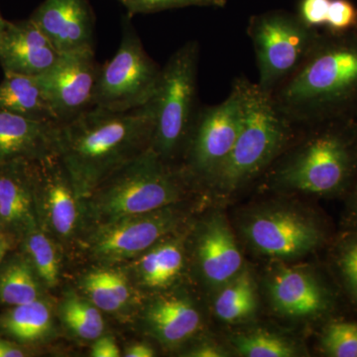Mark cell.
<instances>
[{
  "label": "cell",
  "instance_id": "obj_1",
  "mask_svg": "<svg viewBox=\"0 0 357 357\" xmlns=\"http://www.w3.org/2000/svg\"><path fill=\"white\" fill-rule=\"evenodd\" d=\"M154 98L128 112L91 107L61 123L58 157L79 201L88 198L115 171L151 146Z\"/></svg>",
  "mask_w": 357,
  "mask_h": 357
},
{
  "label": "cell",
  "instance_id": "obj_2",
  "mask_svg": "<svg viewBox=\"0 0 357 357\" xmlns=\"http://www.w3.org/2000/svg\"><path fill=\"white\" fill-rule=\"evenodd\" d=\"M297 126L357 121V31H321L298 70L271 93Z\"/></svg>",
  "mask_w": 357,
  "mask_h": 357
},
{
  "label": "cell",
  "instance_id": "obj_3",
  "mask_svg": "<svg viewBox=\"0 0 357 357\" xmlns=\"http://www.w3.org/2000/svg\"><path fill=\"white\" fill-rule=\"evenodd\" d=\"M356 174L357 121H335L299 126L267 181L282 191L328 197L351 189Z\"/></svg>",
  "mask_w": 357,
  "mask_h": 357
},
{
  "label": "cell",
  "instance_id": "obj_4",
  "mask_svg": "<svg viewBox=\"0 0 357 357\" xmlns=\"http://www.w3.org/2000/svg\"><path fill=\"white\" fill-rule=\"evenodd\" d=\"M188 185L178 167L167 163L148 148L79 202L81 227L91 229L172 206L182 199Z\"/></svg>",
  "mask_w": 357,
  "mask_h": 357
},
{
  "label": "cell",
  "instance_id": "obj_5",
  "mask_svg": "<svg viewBox=\"0 0 357 357\" xmlns=\"http://www.w3.org/2000/svg\"><path fill=\"white\" fill-rule=\"evenodd\" d=\"M243 128L229 156L206 184L220 195L238 191L267 172L299 129L257 83L243 77Z\"/></svg>",
  "mask_w": 357,
  "mask_h": 357
},
{
  "label": "cell",
  "instance_id": "obj_6",
  "mask_svg": "<svg viewBox=\"0 0 357 357\" xmlns=\"http://www.w3.org/2000/svg\"><path fill=\"white\" fill-rule=\"evenodd\" d=\"M197 41L183 45L162 68L161 81L154 98L155 126L151 148L167 163L183 153L199 112Z\"/></svg>",
  "mask_w": 357,
  "mask_h": 357
},
{
  "label": "cell",
  "instance_id": "obj_7",
  "mask_svg": "<svg viewBox=\"0 0 357 357\" xmlns=\"http://www.w3.org/2000/svg\"><path fill=\"white\" fill-rule=\"evenodd\" d=\"M321 32L305 25L297 14L283 10L252 16L248 34L259 70L258 86L273 93L302 65Z\"/></svg>",
  "mask_w": 357,
  "mask_h": 357
},
{
  "label": "cell",
  "instance_id": "obj_8",
  "mask_svg": "<svg viewBox=\"0 0 357 357\" xmlns=\"http://www.w3.org/2000/svg\"><path fill=\"white\" fill-rule=\"evenodd\" d=\"M243 77H237L222 102L199 109L178 167L188 182L208 184L229 156L243 128Z\"/></svg>",
  "mask_w": 357,
  "mask_h": 357
},
{
  "label": "cell",
  "instance_id": "obj_9",
  "mask_svg": "<svg viewBox=\"0 0 357 357\" xmlns=\"http://www.w3.org/2000/svg\"><path fill=\"white\" fill-rule=\"evenodd\" d=\"M162 68L148 55L131 23H126L116 53L100 66L93 107L128 112L151 102L158 91Z\"/></svg>",
  "mask_w": 357,
  "mask_h": 357
},
{
  "label": "cell",
  "instance_id": "obj_10",
  "mask_svg": "<svg viewBox=\"0 0 357 357\" xmlns=\"http://www.w3.org/2000/svg\"><path fill=\"white\" fill-rule=\"evenodd\" d=\"M182 211L172 206L119 218L88 229L83 244L89 255L102 263L137 257L178 229Z\"/></svg>",
  "mask_w": 357,
  "mask_h": 357
},
{
  "label": "cell",
  "instance_id": "obj_11",
  "mask_svg": "<svg viewBox=\"0 0 357 357\" xmlns=\"http://www.w3.org/2000/svg\"><path fill=\"white\" fill-rule=\"evenodd\" d=\"M243 236L256 252L278 260H294L325 241L321 223L309 213L286 206L263 208L243 223Z\"/></svg>",
  "mask_w": 357,
  "mask_h": 357
},
{
  "label": "cell",
  "instance_id": "obj_12",
  "mask_svg": "<svg viewBox=\"0 0 357 357\" xmlns=\"http://www.w3.org/2000/svg\"><path fill=\"white\" fill-rule=\"evenodd\" d=\"M100 65L95 50L62 53L57 63L35 77L59 123H65L93 107Z\"/></svg>",
  "mask_w": 357,
  "mask_h": 357
},
{
  "label": "cell",
  "instance_id": "obj_13",
  "mask_svg": "<svg viewBox=\"0 0 357 357\" xmlns=\"http://www.w3.org/2000/svg\"><path fill=\"white\" fill-rule=\"evenodd\" d=\"M34 198L40 227L69 241L81 227V204L58 155L35 165Z\"/></svg>",
  "mask_w": 357,
  "mask_h": 357
},
{
  "label": "cell",
  "instance_id": "obj_14",
  "mask_svg": "<svg viewBox=\"0 0 357 357\" xmlns=\"http://www.w3.org/2000/svg\"><path fill=\"white\" fill-rule=\"evenodd\" d=\"M267 291L274 311L286 318L317 319L333 306L330 289L309 268H277L268 278Z\"/></svg>",
  "mask_w": 357,
  "mask_h": 357
},
{
  "label": "cell",
  "instance_id": "obj_15",
  "mask_svg": "<svg viewBox=\"0 0 357 357\" xmlns=\"http://www.w3.org/2000/svg\"><path fill=\"white\" fill-rule=\"evenodd\" d=\"M29 18L61 53L95 50L96 18L89 0H44Z\"/></svg>",
  "mask_w": 357,
  "mask_h": 357
},
{
  "label": "cell",
  "instance_id": "obj_16",
  "mask_svg": "<svg viewBox=\"0 0 357 357\" xmlns=\"http://www.w3.org/2000/svg\"><path fill=\"white\" fill-rule=\"evenodd\" d=\"M62 53L30 18L11 22L0 33V65L4 74L38 77L57 63Z\"/></svg>",
  "mask_w": 357,
  "mask_h": 357
},
{
  "label": "cell",
  "instance_id": "obj_17",
  "mask_svg": "<svg viewBox=\"0 0 357 357\" xmlns=\"http://www.w3.org/2000/svg\"><path fill=\"white\" fill-rule=\"evenodd\" d=\"M36 162L22 160L0 166V225L18 243L39 225L34 198Z\"/></svg>",
  "mask_w": 357,
  "mask_h": 357
},
{
  "label": "cell",
  "instance_id": "obj_18",
  "mask_svg": "<svg viewBox=\"0 0 357 357\" xmlns=\"http://www.w3.org/2000/svg\"><path fill=\"white\" fill-rule=\"evenodd\" d=\"M59 126L0 109V166L58 155Z\"/></svg>",
  "mask_w": 357,
  "mask_h": 357
},
{
  "label": "cell",
  "instance_id": "obj_19",
  "mask_svg": "<svg viewBox=\"0 0 357 357\" xmlns=\"http://www.w3.org/2000/svg\"><path fill=\"white\" fill-rule=\"evenodd\" d=\"M197 260L204 282L220 288L243 269V258L236 236L223 215H211L197 241Z\"/></svg>",
  "mask_w": 357,
  "mask_h": 357
},
{
  "label": "cell",
  "instance_id": "obj_20",
  "mask_svg": "<svg viewBox=\"0 0 357 357\" xmlns=\"http://www.w3.org/2000/svg\"><path fill=\"white\" fill-rule=\"evenodd\" d=\"M148 332L162 344L177 347L196 335L201 314L188 296L169 294L152 301L144 311Z\"/></svg>",
  "mask_w": 357,
  "mask_h": 357
},
{
  "label": "cell",
  "instance_id": "obj_21",
  "mask_svg": "<svg viewBox=\"0 0 357 357\" xmlns=\"http://www.w3.org/2000/svg\"><path fill=\"white\" fill-rule=\"evenodd\" d=\"M138 257L135 270L142 286L166 289L177 280L185 266L184 243L178 237H165Z\"/></svg>",
  "mask_w": 357,
  "mask_h": 357
},
{
  "label": "cell",
  "instance_id": "obj_22",
  "mask_svg": "<svg viewBox=\"0 0 357 357\" xmlns=\"http://www.w3.org/2000/svg\"><path fill=\"white\" fill-rule=\"evenodd\" d=\"M53 333V312L47 300L40 299L7 307L0 314V333L23 345L36 344Z\"/></svg>",
  "mask_w": 357,
  "mask_h": 357
},
{
  "label": "cell",
  "instance_id": "obj_23",
  "mask_svg": "<svg viewBox=\"0 0 357 357\" xmlns=\"http://www.w3.org/2000/svg\"><path fill=\"white\" fill-rule=\"evenodd\" d=\"M44 284L23 251L0 263V306L11 307L45 298Z\"/></svg>",
  "mask_w": 357,
  "mask_h": 357
},
{
  "label": "cell",
  "instance_id": "obj_24",
  "mask_svg": "<svg viewBox=\"0 0 357 357\" xmlns=\"http://www.w3.org/2000/svg\"><path fill=\"white\" fill-rule=\"evenodd\" d=\"M84 297L102 312L123 314L134 304L132 287L126 275L116 269L91 270L79 282Z\"/></svg>",
  "mask_w": 357,
  "mask_h": 357
},
{
  "label": "cell",
  "instance_id": "obj_25",
  "mask_svg": "<svg viewBox=\"0 0 357 357\" xmlns=\"http://www.w3.org/2000/svg\"><path fill=\"white\" fill-rule=\"evenodd\" d=\"M0 109L59 123L35 77L4 74L0 83Z\"/></svg>",
  "mask_w": 357,
  "mask_h": 357
},
{
  "label": "cell",
  "instance_id": "obj_26",
  "mask_svg": "<svg viewBox=\"0 0 357 357\" xmlns=\"http://www.w3.org/2000/svg\"><path fill=\"white\" fill-rule=\"evenodd\" d=\"M257 307V288L252 275L246 269L241 270L234 278L220 287L213 303L215 316L229 324L251 318Z\"/></svg>",
  "mask_w": 357,
  "mask_h": 357
},
{
  "label": "cell",
  "instance_id": "obj_27",
  "mask_svg": "<svg viewBox=\"0 0 357 357\" xmlns=\"http://www.w3.org/2000/svg\"><path fill=\"white\" fill-rule=\"evenodd\" d=\"M18 244L45 288H55L60 281L61 263L53 238L38 225L26 232Z\"/></svg>",
  "mask_w": 357,
  "mask_h": 357
},
{
  "label": "cell",
  "instance_id": "obj_28",
  "mask_svg": "<svg viewBox=\"0 0 357 357\" xmlns=\"http://www.w3.org/2000/svg\"><path fill=\"white\" fill-rule=\"evenodd\" d=\"M59 314L66 328L77 337L96 340L105 332L102 311L86 297L69 292L59 306Z\"/></svg>",
  "mask_w": 357,
  "mask_h": 357
},
{
  "label": "cell",
  "instance_id": "obj_29",
  "mask_svg": "<svg viewBox=\"0 0 357 357\" xmlns=\"http://www.w3.org/2000/svg\"><path fill=\"white\" fill-rule=\"evenodd\" d=\"M231 342L237 354L245 357H293L300 352L290 338L264 330L238 333Z\"/></svg>",
  "mask_w": 357,
  "mask_h": 357
},
{
  "label": "cell",
  "instance_id": "obj_30",
  "mask_svg": "<svg viewBox=\"0 0 357 357\" xmlns=\"http://www.w3.org/2000/svg\"><path fill=\"white\" fill-rule=\"evenodd\" d=\"M321 347L331 357H357V321L328 324L321 337Z\"/></svg>",
  "mask_w": 357,
  "mask_h": 357
},
{
  "label": "cell",
  "instance_id": "obj_31",
  "mask_svg": "<svg viewBox=\"0 0 357 357\" xmlns=\"http://www.w3.org/2000/svg\"><path fill=\"white\" fill-rule=\"evenodd\" d=\"M126 7L129 15L148 14L185 8V7H215L222 8L227 6V0H119Z\"/></svg>",
  "mask_w": 357,
  "mask_h": 357
},
{
  "label": "cell",
  "instance_id": "obj_32",
  "mask_svg": "<svg viewBox=\"0 0 357 357\" xmlns=\"http://www.w3.org/2000/svg\"><path fill=\"white\" fill-rule=\"evenodd\" d=\"M337 263L347 293L357 304V231L340 243Z\"/></svg>",
  "mask_w": 357,
  "mask_h": 357
},
{
  "label": "cell",
  "instance_id": "obj_33",
  "mask_svg": "<svg viewBox=\"0 0 357 357\" xmlns=\"http://www.w3.org/2000/svg\"><path fill=\"white\" fill-rule=\"evenodd\" d=\"M357 26V8L349 0H331L324 31L340 34Z\"/></svg>",
  "mask_w": 357,
  "mask_h": 357
},
{
  "label": "cell",
  "instance_id": "obj_34",
  "mask_svg": "<svg viewBox=\"0 0 357 357\" xmlns=\"http://www.w3.org/2000/svg\"><path fill=\"white\" fill-rule=\"evenodd\" d=\"M331 0H300L297 16L312 29L325 28Z\"/></svg>",
  "mask_w": 357,
  "mask_h": 357
},
{
  "label": "cell",
  "instance_id": "obj_35",
  "mask_svg": "<svg viewBox=\"0 0 357 357\" xmlns=\"http://www.w3.org/2000/svg\"><path fill=\"white\" fill-rule=\"evenodd\" d=\"M91 356L119 357L121 356V351L114 337L102 335L96 338L95 344L91 347Z\"/></svg>",
  "mask_w": 357,
  "mask_h": 357
},
{
  "label": "cell",
  "instance_id": "obj_36",
  "mask_svg": "<svg viewBox=\"0 0 357 357\" xmlns=\"http://www.w3.org/2000/svg\"><path fill=\"white\" fill-rule=\"evenodd\" d=\"M227 351L213 342H203L188 351L185 356L191 357H225Z\"/></svg>",
  "mask_w": 357,
  "mask_h": 357
},
{
  "label": "cell",
  "instance_id": "obj_37",
  "mask_svg": "<svg viewBox=\"0 0 357 357\" xmlns=\"http://www.w3.org/2000/svg\"><path fill=\"white\" fill-rule=\"evenodd\" d=\"M25 345L10 340L0 337V357H25L29 356V352Z\"/></svg>",
  "mask_w": 357,
  "mask_h": 357
},
{
  "label": "cell",
  "instance_id": "obj_38",
  "mask_svg": "<svg viewBox=\"0 0 357 357\" xmlns=\"http://www.w3.org/2000/svg\"><path fill=\"white\" fill-rule=\"evenodd\" d=\"M123 356L126 357H153L155 351L153 347L146 342H136L126 349Z\"/></svg>",
  "mask_w": 357,
  "mask_h": 357
},
{
  "label": "cell",
  "instance_id": "obj_39",
  "mask_svg": "<svg viewBox=\"0 0 357 357\" xmlns=\"http://www.w3.org/2000/svg\"><path fill=\"white\" fill-rule=\"evenodd\" d=\"M18 241L6 232L0 231V263L6 259L9 253L13 252Z\"/></svg>",
  "mask_w": 357,
  "mask_h": 357
},
{
  "label": "cell",
  "instance_id": "obj_40",
  "mask_svg": "<svg viewBox=\"0 0 357 357\" xmlns=\"http://www.w3.org/2000/svg\"><path fill=\"white\" fill-rule=\"evenodd\" d=\"M351 196H349V215L357 213V174L354 178V184L351 189Z\"/></svg>",
  "mask_w": 357,
  "mask_h": 357
},
{
  "label": "cell",
  "instance_id": "obj_41",
  "mask_svg": "<svg viewBox=\"0 0 357 357\" xmlns=\"http://www.w3.org/2000/svg\"><path fill=\"white\" fill-rule=\"evenodd\" d=\"M347 227L351 231H357V213L349 215Z\"/></svg>",
  "mask_w": 357,
  "mask_h": 357
},
{
  "label": "cell",
  "instance_id": "obj_42",
  "mask_svg": "<svg viewBox=\"0 0 357 357\" xmlns=\"http://www.w3.org/2000/svg\"><path fill=\"white\" fill-rule=\"evenodd\" d=\"M7 21L8 20H4L3 16L0 13V33L3 31L4 28H6Z\"/></svg>",
  "mask_w": 357,
  "mask_h": 357
},
{
  "label": "cell",
  "instance_id": "obj_43",
  "mask_svg": "<svg viewBox=\"0 0 357 357\" xmlns=\"http://www.w3.org/2000/svg\"><path fill=\"white\" fill-rule=\"evenodd\" d=\"M0 231H3V230L1 229V225H0Z\"/></svg>",
  "mask_w": 357,
  "mask_h": 357
},
{
  "label": "cell",
  "instance_id": "obj_44",
  "mask_svg": "<svg viewBox=\"0 0 357 357\" xmlns=\"http://www.w3.org/2000/svg\"><path fill=\"white\" fill-rule=\"evenodd\" d=\"M356 31H357V26H356Z\"/></svg>",
  "mask_w": 357,
  "mask_h": 357
}]
</instances>
